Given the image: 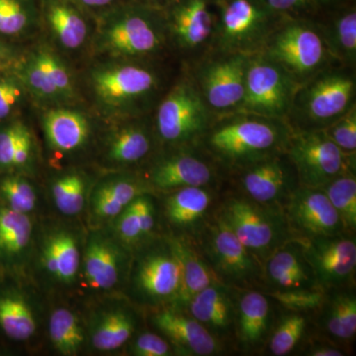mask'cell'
<instances>
[{
    "label": "cell",
    "mask_w": 356,
    "mask_h": 356,
    "mask_svg": "<svg viewBox=\"0 0 356 356\" xmlns=\"http://www.w3.org/2000/svg\"><path fill=\"white\" fill-rule=\"evenodd\" d=\"M163 31L145 7L119 9L105 18L98 31L97 50L111 57H140L158 51Z\"/></svg>",
    "instance_id": "cell-6"
},
{
    "label": "cell",
    "mask_w": 356,
    "mask_h": 356,
    "mask_svg": "<svg viewBox=\"0 0 356 356\" xmlns=\"http://www.w3.org/2000/svg\"><path fill=\"white\" fill-rule=\"evenodd\" d=\"M296 83L286 70L269 58H248L240 109L243 113L280 120L289 112Z\"/></svg>",
    "instance_id": "cell-7"
},
{
    "label": "cell",
    "mask_w": 356,
    "mask_h": 356,
    "mask_svg": "<svg viewBox=\"0 0 356 356\" xmlns=\"http://www.w3.org/2000/svg\"><path fill=\"white\" fill-rule=\"evenodd\" d=\"M115 219V231L122 245L127 248H139L144 243L139 217L134 200Z\"/></svg>",
    "instance_id": "cell-46"
},
{
    "label": "cell",
    "mask_w": 356,
    "mask_h": 356,
    "mask_svg": "<svg viewBox=\"0 0 356 356\" xmlns=\"http://www.w3.org/2000/svg\"><path fill=\"white\" fill-rule=\"evenodd\" d=\"M248 58L245 54L232 53L204 70L201 86L206 104L217 110L240 107Z\"/></svg>",
    "instance_id": "cell-21"
},
{
    "label": "cell",
    "mask_w": 356,
    "mask_h": 356,
    "mask_svg": "<svg viewBox=\"0 0 356 356\" xmlns=\"http://www.w3.org/2000/svg\"><path fill=\"white\" fill-rule=\"evenodd\" d=\"M170 28L180 46H202L213 31L212 14L206 0H179L170 13Z\"/></svg>",
    "instance_id": "cell-27"
},
{
    "label": "cell",
    "mask_w": 356,
    "mask_h": 356,
    "mask_svg": "<svg viewBox=\"0 0 356 356\" xmlns=\"http://www.w3.org/2000/svg\"><path fill=\"white\" fill-rule=\"evenodd\" d=\"M264 293L270 296L283 310L299 313H315L325 298V292L323 290H291Z\"/></svg>",
    "instance_id": "cell-41"
},
{
    "label": "cell",
    "mask_w": 356,
    "mask_h": 356,
    "mask_svg": "<svg viewBox=\"0 0 356 356\" xmlns=\"http://www.w3.org/2000/svg\"><path fill=\"white\" fill-rule=\"evenodd\" d=\"M32 222L27 214L0 208V257L13 261L24 254L31 242Z\"/></svg>",
    "instance_id": "cell-34"
},
{
    "label": "cell",
    "mask_w": 356,
    "mask_h": 356,
    "mask_svg": "<svg viewBox=\"0 0 356 356\" xmlns=\"http://www.w3.org/2000/svg\"><path fill=\"white\" fill-rule=\"evenodd\" d=\"M277 119L245 115L220 122L199 143L216 165L234 172L270 154L284 152L291 132Z\"/></svg>",
    "instance_id": "cell-1"
},
{
    "label": "cell",
    "mask_w": 356,
    "mask_h": 356,
    "mask_svg": "<svg viewBox=\"0 0 356 356\" xmlns=\"http://www.w3.org/2000/svg\"><path fill=\"white\" fill-rule=\"evenodd\" d=\"M327 43L337 57L353 62L356 57V13H344L337 18L329 30Z\"/></svg>",
    "instance_id": "cell-39"
},
{
    "label": "cell",
    "mask_w": 356,
    "mask_h": 356,
    "mask_svg": "<svg viewBox=\"0 0 356 356\" xmlns=\"http://www.w3.org/2000/svg\"><path fill=\"white\" fill-rule=\"evenodd\" d=\"M43 126L49 145L60 153L81 149L88 143L90 134L88 118L74 110H50L44 114Z\"/></svg>",
    "instance_id": "cell-28"
},
{
    "label": "cell",
    "mask_w": 356,
    "mask_h": 356,
    "mask_svg": "<svg viewBox=\"0 0 356 356\" xmlns=\"http://www.w3.org/2000/svg\"><path fill=\"white\" fill-rule=\"evenodd\" d=\"M91 88L96 99L106 109L122 110L139 102L156 88L158 79L140 65L119 63L93 70Z\"/></svg>",
    "instance_id": "cell-13"
},
{
    "label": "cell",
    "mask_w": 356,
    "mask_h": 356,
    "mask_svg": "<svg viewBox=\"0 0 356 356\" xmlns=\"http://www.w3.org/2000/svg\"><path fill=\"white\" fill-rule=\"evenodd\" d=\"M284 214L292 238L309 240L346 233L323 189L300 186L293 193Z\"/></svg>",
    "instance_id": "cell-15"
},
{
    "label": "cell",
    "mask_w": 356,
    "mask_h": 356,
    "mask_svg": "<svg viewBox=\"0 0 356 356\" xmlns=\"http://www.w3.org/2000/svg\"><path fill=\"white\" fill-rule=\"evenodd\" d=\"M81 257L76 238L69 232L60 229L44 241L42 257L44 268L58 282L70 284L76 280Z\"/></svg>",
    "instance_id": "cell-29"
},
{
    "label": "cell",
    "mask_w": 356,
    "mask_h": 356,
    "mask_svg": "<svg viewBox=\"0 0 356 356\" xmlns=\"http://www.w3.org/2000/svg\"><path fill=\"white\" fill-rule=\"evenodd\" d=\"M127 250L104 234H92L83 257V275L88 287L110 290L116 286L127 266Z\"/></svg>",
    "instance_id": "cell-23"
},
{
    "label": "cell",
    "mask_w": 356,
    "mask_h": 356,
    "mask_svg": "<svg viewBox=\"0 0 356 356\" xmlns=\"http://www.w3.org/2000/svg\"><path fill=\"white\" fill-rule=\"evenodd\" d=\"M221 192L213 187H184L168 192L163 201V216L175 231L170 236L196 242L216 210Z\"/></svg>",
    "instance_id": "cell-18"
},
{
    "label": "cell",
    "mask_w": 356,
    "mask_h": 356,
    "mask_svg": "<svg viewBox=\"0 0 356 356\" xmlns=\"http://www.w3.org/2000/svg\"><path fill=\"white\" fill-rule=\"evenodd\" d=\"M206 105L192 84H177L159 104L156 114L159 138L177 147L197 144L209 129Z\"/></svg>",
    "instance_id": "cell-9"
},
{
    "label": "cell",
    "mask_w": 356,
    "mask_h": 356,
    "mask_svg": "<svg viewBox=\"0 0 356 356\" xmlns=\"http://www.w3.org/2000/svg\"><path fill=\"white\" fill-rule=\"evenodd\" d=\"M355 89V81L343 74L318 77L302 97L306 116L315 123L331 125L350 108Z\"/></svg>",
    "instance_id": "cell-22"
},
{
    "label": "cell",
    "mask_w": 356,
    "mask_h": 356,
    "mask_svg": "<svg viewBox=\"0 0 356 356\" xmlns=\"http://www.w3.org/2000/svg\"><path fill=\"white\" fill-rule=\"evenodd\" d=\"M271 11H288L304 6L308 0H266Z\"/></svg>",
    "instance_id": "cell-53"
},
{
    "label": "cell",
    "mask_w": 356,
    "mask_h": 356,
    "mask_svg": "<svg viewBox=\"0 0 356 356\" xmlns=\"http://www.w3.org/2000/svg\"><path fill=\"white\" fill-rule=\"evenodd\" d=\"M0 195L10 209L29 214L36 207L37 194L33 185L18 175H7L0 179Z\"/></svg>",
    "instance_id": "cell-40"
},
{
    "label": "cell",
    "mask_w": 356,
    "mask_h": 356,
    "mask_svg": "<svg viewBox=\"0 0 356 356\" xmlns=\"http://www.w3.org/2000/svg\"><path fill=\"white\" fill-rule=\"evenodd\" d=\"M0 327L14 341L32 337L36 332V321L24 299L17 295L0 296Z\"/></svg>",
    "instance_id": "cell-35"
},
{
    "label": "cell",
    "mask_w": 356,
    "mask_h": 356,
    "mask_svg": "<svg viewBox=\"0 0 356 356\" xmlns=\"http://www.w3.org/2000/svg\"><path fill=\"white\" fill-rule=\"evenodd\" d=\"M327 137L337 145L344 154L355 156L356 151V110L350 107L348 111L337 119L334 123L323 129Z\"/></svg>",
    "instance_id": "cell-44"
},
{
    "label": "cell",
    "mask_w": 356,
    "mask_h": 356,
    "mask_svg": "<svg viewBox=\"0 0 356 356\" xmlns=\"http://www.w3.org/2000/svg\"><path fill=\"white\" fill-rule=\"evenodd\" d=\"M79 1L88 7H104L109 6L113 0H79Z\"/></svg>",
    "instance_id": "cell-54"
},
{
    "label": "cell",
    "mask_w": 356,
    "mask_h": 356,
    "mask_svg": "<svg viewBox=\"0 0 356 356\" xmlns=\"http://www.w3.org/2000/svg\"><path fill=\"white\" fill-rule=\"evenodd\" d=\"M325 41L311 26L290 23L280 29L267 44L266 57L296 81L320 69L325 60Z\"/></svg>",
    "instance_id": "cell-12"
},
{
    "label": "cell",
    "mask_w": 356,
    "mask_h": 356,
    "mask_svg": "<svg viewBox=\"0 0 356 356\" xmlns=\"http://www.w3.org/2000/svg\"><path fill=\"white\" fill-rule=\"evenodd\" d=\"M323 191L343 222L346 233L356 234V177L355 172L339 175Z\"/></svg>",
    "instance_id": "cell-36"
},
{
    "label": "cell",
    "mask_w": 356,
    "mask_h": 356,
    "mask_svg": "<svg viewBox=\"0 0 356 356\" xmlns=\"http://www.w3.org/2000/svg\"><path fill=\"white\" fill-rule=\"evenodd\" d=\"M130 353L137 356H168L175 355L170 343L159 334L144 332L136 337Z\"/></svg>",
    "instance_id": "cell-48"
},
{
    "label": "cell",
    "mask_w": 356,
    "mask_h": 356,
    "mask_svg": "<svg viewBox=\"0 0 356 356\" xmlns=\"http://www.w3.org/2000/svg\"><path fill=\"white\" fill-rule=\"evenodd\" d=\"M47 19L58 43L69 50L83 46L88 36V25L81 14L64 0H50Z\"/></svg>",
    "instance_id": "cell-32"
},
{
    "label": "cell",
    "mask_w": 356,
    "mask_h": 356,
    "mask_svg": "<svg viewBox=\"0 0 356 356\" xmlns=\"http://www.w3.org/2000/svg\"><path fill=\"white\" fill-rule=\"evenodd\" d=\"M313 325L318 337L337 344L350 343L356 334L355 287L325 292V298L314 313Z\"/></svg>",
    "instance_id": "cell-24"
},
{
    "label": "cell",
    "mask_w": 356,
    "mask_h": 356,
    "mask_svg": "<svg viewBox=\"0 0 356 356\" xmlns=\"http://www.w3.org/2000/svg\"><path fill=\"white\" fill-rule=\"evenodd\" d=\"M309 336L303 346H301L302 353L308 356H344L346 350L341 344L334 343L324 337Z\"/></svg>",
    "instance_id": "cell-50"
},
{
    "label": "cell",
    "mask_w": 356,
    "mask_h": 356,
    "mask_svg": "<svg viewBox=\"0 0 356 356\" xmlns=\"http://www.w3.org/2000/svg\"><path fill=\"white\" fill-rule=\"evenodd\" d=\"M31 21V11L24 0H0V34L19 35Z\"/></svg>",
    "instance_id": "cell-43"
},
{
    "label": "cell",
    "mask_w": 356,
    "mask_h": 356,
    "mask_svg": "<svg viewBox=\"0 0 356 356\" xmlns=\"http://www.w3.org/2000/svg\"><path fill=\"white\" fill-rule=\"evenodd\" d=\"M298 241L323 291L355 287V235L343 233Z\"/></svg>",
    "instance_id": "cell-10"
},
{
    "label": "cell",
    "mask_w": 356,
    "mask_h": 356,
    "mask_svg": "<svg viewBox=\"0 0 356 356\" xmlns=\"http://www.w3.org/2000/svg\"><path fill=\"white\" fill-rule=\"evenodd\" d=\"M11 49L6 46V44L0 43V65L7 62L11 58Z\"/></svg>",
    "instance_id": "cell-55"
},
{
    "label": "cell",
    "mask_w": 356,
    "mask_h": 356,
    "mask_svg": "<svg viewBox=\"0 0 356 356\" xmlns=\"http://www.w3.org/2000/svg\"><path fill=\"white\" fill-rule=\"evenodd\" d=\"M21 74L26 86L36 97L42 100L62 99L57 88L40 63L36 53H33L26 60Z\"/></svg>",
    "instance_id": "cell-42"
},
{
    "label": "cell",
    "mask_w": 356,
    "mask_h": 356,
    "mask_svg": "<svg viewBox=\"0 0 356 356\" xmlns=\"http://www.w3.org/2000/svg\"><path fill=\"white\" fill-rule=\"evenodd\" d=\"M152 193L144 180L131 175H115L103 179L91 195V210L96 219L116 218L138 196Z\"/></svg>",
    "instance_id": "cell-26"
},
{
    "label": "cell",
    "mask_w": 356,
    "mask_h": 356,
    "mask_svg": "<svg viewBox=\"0 0 356 356\" xmlns=\"http://www.w3.org/2000/svg\"><path fill=\"white\" fill-rule=\"evenodd\" d=\"M323 2H330L332 1V0H322Z\"/></svg>",
    "instance_id": "cell-57"
},
{
    "label": "cell",
    "mask_w": 356,
    "mask_h": 356,
    "mask_svg": "<svg viewBox=\"0 0 356 356\" xmlns=\"http://www.w3.org/2000/svg\"><path fill=\"white\" fill-rule=\"evenodd\" d=\"M181 268V290L173 308L185 310L192 297L204 288L221 283L204 259L195 243L181 236H166Z\"/></svg>",
    "instance_id": "cell-25"
},
{
    "label": "cell",
    "mask_w": 356,
    "mask_h": 356,
    "mask_svg": "<svg viewBox=\"0 0 356 356\" xmlns=\"http://www.w3.org/2000/svg\"><path fill=\"white\" fill-rule=\"evenodd\" d=\"M49 334L54 348L63 355H74L81 350L84 334L79 318L69 309L53 312L49 322Z\"/></svg>",
    "instance_id": "cell-37"
},
{
    "label": "cell",
    "mask_w": 356,
    "mask_h": 356,
    "mask_svg": "<svg viewBox=\"0 0 356 356\" xmlns=\"http://www.w3.org/2000/svg\"><path fill=\"white\" fill-rule=\"evenodd\" d=\"M130 289L142 305L156 309L175 305L181 290V268L168 236L151 238L138 248Z\"/></svg>",
    "instance_id": "cell-4"
},
{
    "label": "cell",
    "mask_w": 356,
    "mask_h": 356,
    "mask_svg": "<svg viewBox=\"0 0 356 356\" xmlns=\"http://www.w3.org/2000/svg\"><path fill=\"white\" fill-rule=\"evenodd\" d=\"M262 269V291L322 290L296 238L277 248L264 262Z\"/></svg>",
    "instance_id": "cell-20"
},
{
    "label": "cell",
    "mask_w": 356,
    "mask_h": 356,
    "mask_svg": "<svg viewBox=\"0 0 356 356\" xmlns=\"http://www.w3.org/2000/svg\"><path fill=\"white\" fill-rule=\"evenodd\" d=\"M143 1H146V2H159V1H161V0H143Z\"/></svg>",
    "instance_id": "cell-56"
},
{
    "label": "cell",
    "mask_w": 356,
    "mask_h": 356,
    "mask_svg": "<svg viewBox=\"0 0 356 356\" xmlns=\"http://www.w3.org/2000/svg\"><path fill=\"white\" fill-rule=\"evenodd\" d=\"M54 202L63 214H79L86 203V181L79 173H67L58 178L51 187Z\"/></svg>",
    "instance_id": "cell-38"
},
{
    "label": "cell",
    "mask_w": 356,
    "mask_h": 356,
    "mask_svg": "<svg viewBox=\"0 0 356 356\" xmlns=\"http://www.w3.org/2000/svg\"><path fill=\"white\" fill-rule=\"evenodd\" d=\"M33 151V137L29 129L26 127L18 142L13 159V168H22L29 163Z\"/></svg>",
    "instance_id": "cell-52"
},
{
    "label": "cell",
    "mask_w": 356,
    "mask_h": 356,
    "mask_svg": "<svg viewBox=\"0 0 356 356\" xmlns=\"http://www.w3.org/2000/svg\"><path fill=\"white\" fill-rule=\"evenodd\" d=\"M194 243L222 284L261 290L262 264L222 221L217 208Z\"/></svg>",
    "instance_id": "cell-3"
},
{
    "label": "cell",
    "mask_w": 356,
    "mask_h": 356,
    "mask_svg": "<svg viewBox=\"0 0 356 356\" xmlns=\"http://www.w3.org/2000/svg\"><path fill=\"white\" fill-rule=\"evenodd\" d=\"M313 315L280 308L267 341L266 348L268 353L274 356H286L301 348L310 336Z\"/></svg>",
    "instance_id": "cell-30"
},
{
    "label": "cell",
    "mask_w": 356,
    "mask_h": 356,
    "mask_svg": "<svg viewBox=\"0 0 356 356\" xmlns=\"http://www.w3.org/2000/svg\"><path fill=\"white\" fill-rule=\"evenodd\" d=\"M285 152L302 187L323 189L339 175L355 170V156L344 154L324 130L292 133Z\"/></svg>",
    "instance_id": "cell-5"
},
{
    "label": "cell",
    "mask_w": 356,
    "mask_h": 356,
    "mask_svg": "<svg viewBox=\"0 0 356 356\" xmlns=\"http://www.w3.org/2000/svg\"><path fill=\"white\" fill-rule=\"evenodd\" d=\"M35 53L62 99L72 97L74 95V88L69 70L65 67L64 63L50 51L42 49Z\"/></svg>",
    "instance_id": "cell-45"
},
{
    "label": "cell",
    "mask_w": 356,
    "mask_h": 356,
    "mask_svg": "<svg viewBox=\"0 0 356 356\" xmlns=\"http://www.w3.org/2000/svg\"><path fill=\"white\" fill-rule=\"evenodd\" d=\"M152 193H144L134 200L142 231L144 243L154 238L156 226V208Z\"/></svg>",
    "instance_id": "cell-49"
},
{
    "label": "cell",
    "mask_w": 356,
    "mask_h": 356,
    "mask_svg": "<svg viewBox=\"0 0 356 356\" xmlns=\"http://www.w3.org/2000/svg\"><path fill=\"white\" fill-rule=\"evenodd\" d=\"M149 323L172 346L173 353L187 356L226 355L229 348L212 336L186 311L172 306L156 308Z\"/></svg>",
    "instance_id": "cell-17"
},
{
    "label": "cell",
    "mask_w": 356,
    "mask_h": 356,
    "mask_svg": "<svg viewBox=\"0 0 356 356\" xmlns=\"http://www.w3.org/2000/svg\"><path fill=\"white\" fill-rule=\"evenodd\" d=\"M25 128L24 124L15 122L0 129V172L13 170L14 154Z\"/></svg>",
    "instance_id": "cell-47"
},
{
    "label": "cell",
    "mask_w": 356,
    "mask_h": 356,
    "mask_svg": "<svg viewBox=\"0 0 356 356\" xmlns=\"http://www.w3.org/2000/svg\"><path fill=\"white\" fill-rule=\"evenodd\" d=\"M238 290L215 283L192 297L184 310L229 348H234Z\"/></svg>",
    "instance_id": "cell-19"
},
{
    "label": "cell",
    "mask_w": 356,
    "mask_h": 356,
    "mask_svg": "<svg viewBox=\"0 0 356 356\" xmlns=\"http://www.w3.org/2000/svg\"><path fill=\"white\" fill-rule=\"evenodd\" d=\"M151 149V136L147 129L139 124H130L112 134L106 156L115 165H130L143 161Z\"/></svg>",
    "instance_id": "cell-31"
},
{
    "label": "cell",
    "mask_w": 356,
    "mask_h": 356,
    "mask_svg": "<svg viewBox=\"0 0 356 356\" xmlns=\"http://www.w3.org/2000/svg\"><path fill=\"white\" fill-rule=\"evenodd\" d=\"M135 316L127 309L106 312L93 327L91 341L96 350L111 351L124 346L136 330Z\"/></svg>",
    "instance_id": "cell-33"
},
{
    "label": "cell",
    "mask_w": 356,
    "mask_h": 356,
    "mask_svg": "<svg viewBox=\"0 0 356 356\" xmlns=\"http://www.w3.org/2000/svg\"><path fill=\"white\" fill-rule=\"evenodd\" d=\"M280 307L261 289H238L234 348L242 355H259L267 341Z\"/></svg>",
    "instance_id": "cell-14"
},
{
    "label": "cell",
    "mask_w": 356,
    "mask_h": 356,
    "mask_svg": "<svg viewBox=\"0 0 356 356\" xmlns=\"http://www.w3.org/2000/svg\"><path fill=\"white\" fill-rule=\"evenodd\" d=\"M273 11L257 0H225L221 4L219 44L222 50L247 55L266 37Z\"/></svg>",
    "instance_id": "cell-16"
},
{
    "label": "cell",
    "mask_w": 356,
    "mask_h": 356,
    "mask_svg": "<svg viewBox=\"0 0 356 356\" xmlns=\"http://www.w3.org/2000/svg\"><path fill=\"white\" fill-rule=\"evenodd\" d=\"M145 184L151 191L172 192L184 187L220 189L218 166L202 149L182 147L175 153L156 159L147 172Z\"/></svg>",
    "instance_id": "cell-11"
},
{
    "label": "cell",
    "mask_w": 356,
    "mask_h": 356,
    "mask_svg": "<svg viewBox=\"0 0 356 356\" xmlns=\"http://www.w3.org/2000/svg\"><path fill=\"white\" fill-rule=\"evenodd\" d=\"M234 172L235 191L275 209L284 211L293 193L300 187L296 170L285 151L259 159Z\"/></svg>",
    "instance_id": "cell-8"
},
{
    "label": "cell",
    "mask_w": 356,
    "mask_h": 356,
    "mask_svg": "<svg viewBox=\"0 0 356 356\" xmlns=\"http://www.w3.org/2000/svg\"><path fill=\"white\" fill-rule=\"evenodd\" d=\"M217 213L262 266L292 238L284 211L254 202L235 191L221 192Z\"/></svg>",
    "instance_id": "cell-2"
},
{
    "label": "cell",
    "mask_w": 356,
    "mask_h": 356,
    "mask_svg": "<svg viewBox=\"0 0 356 356\" xmlns=\"http://www.w3.org/2000/svg\"><path fill=\"white\" fill-rule=\"evenodd\" d=\"M21 97V88L10 79L0 81V119L11 113Z\"/></svg>",
    "instance_id": "cell-51"
}]
</instances>
